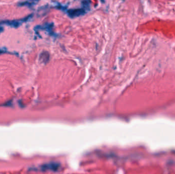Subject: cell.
<instances>
[{
	"label": "cell",
	"instance_id": "cell-2",
	"mask_svg": "<svg viewBox=\"0 0 175 174\" xmlns=\"http://www.w3.org/2000/svg\"><path fill=\"white\" fill-rule=\"evenodd\" d=\"M59 165L57 163H53L51 162L50 163L46 164L43 165L42 167V171L45 170H50V171H56L59 168Z\"/></svg>",
	"mask_w": 175,
	"mask_h": 174
},
{
	"label": "cell",
	"instance_id": "cell-4",
	"mask_svg": "<svg viewBox=\"0 0 175 174\" xmlns=\"http://www.w3.org/2000/svg\"><path fill=\"white\" fill-rule=\"evenodd\" d=\"M39 0H28L25 2L20 3V6H26V5H32L37 2Z\"/></svg>",
	"mask_w": 175,
	"mask_h": 174
},
{
	"label": "cell",
	"instance_id": "cell-1",
	"mask_svg": "<svg viewBox=\"0 0 175 174\" xmlns=\"http://www.w3.org/2000/svg\"><path fill=\"white\" fill-rule=\"evenodd\" d=\"M85 13H86V11L84 8L70 9V10H68L67 11L68 15L70 17H72V18L80 17L81 15H84Z\"/></svg>",
	"mask_w": 175,
	"mask_h": 174
},
{
	"label": "cell",
	"instance_id": "cell-3",
	"mask_svg": "<svg viewBox=\"0 0 175 174\" xmlns=\"http://www.w3.org/2000/svg\"><path fill=\"white\" fill-rule=\"evenodd\" d=\"M50 59L49 53L48 52L44 51L40 54L39 60L42 64H47Z\"/></svg>",
	"mask_w": 175,
	"mask_h": 174
}]
</instances>
